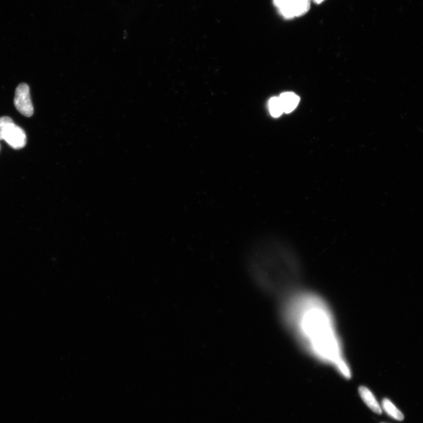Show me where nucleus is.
Instances as JSON below:
<instances>
[{
	"label": "nucleus",
	"mask_w": 423,
	"mask_h": 423,
	"mask_svg": "<svg viewBox=\"0 0 423 423\" xmlns=\"http://www.w3.org/2000/svg\"><path fill=\"white\" fill-rule=\"evenodd\" d=\"M17 111L26 117H31L34 114L30 87L27 83H21L17 87L14 100Z\"/></svg>",
	"instance_id": "7ed1b4c3"
},
{
	"label": "nucleus",
	"mask_w": 423,
	"mask_h": 423,
	"mask_svg": "<svg viewBox=\"0 0 423 423\" xmlns=\"http://www.w3.org/2000/svg\"><path fill=\"white\" fill-rule=\"evenodd\" d=\"M281 300L282 322L302 349L351 378L333 312L324 299L313 291L297 289Z\"/></svg>",
	"instance_id": "f257e3e1"
},
{
	"label": "nucleus",
	"mask_w": 423,
	"mask_h": 423,
	"mask_svg": "<svg viewBox=\"0 0 423 423\" xmlns=\"http://www.w3.org/2000/svg\"><path fill=\"white\" fill-rule=\"evenodd\" d=\"M323 1L324 0H313V2H314V3H315L316 4H317V5H319V4L322 3Z\"/></svg>",
	"instance_id": "f8f14e48"
},
{
	"label": "nucleus",
	"mask_w": 423,
	"mask_h": 423,
	"mask_svg": "<svg viewBox=\"0 0 423 423\" xmlns=\"http://www.w3.org/2000/svg\"><path fill=\"white\" fill-rule=\"evenodd\" d=\"M290 1L291 0H273V3L276 7L279 9Z\"/></svg>",
	"instance_id": "9b49d317"
},
{
	"label": "nucleus",
	"mask_w": 423,
	"mask_h": 423,
	"mask_svg": "<svg viewBox=\"0 0 423 423\" xmlns=\"http://www.w3.org/2000/svg\"><path fill=\"white\" fill-rule=\"evenodd\" d=\"M2 138L3 140L15 149L23 148L27 144V136L24 131L13 121L7 123L4 128Z\"/></svg>",
	"instance_id": "20e7f679"
},
{
	"label": "nucleus",
	"mask_w": 423,
	"mask_h": 423,
	"mask_svg": "<svg viewBox=\"0 0 423 423\" xmlns=\"http://www.w3.org/2000/svg\"><path fill=\"white\" fill-rule=\"evenodd\" d=\"M382 407L390 417L398 421L403 420L404 415L403 413L390 400L385 399L383 400Z\"/></svg>",
	"instance_id": "6e6552de"
},
{
	"label": "nucleus",
	"mask_w": 423,
	"mask_h": 423,
	"mask_svg": "<svg viewBox=\"0 0 423 423\" xmlns=\"http://www.w3.org/2000/svg\"><path fill=\"white\" fill-rule=\"evenodd\" d=\"M245 264L259 287L280 298L297 290L302 278L300 255L289 242L276 235L255 240L246 251Z\"/></svg>",
	"instance_id": "f03ea898"
},
{
	"label": "nucleus",
	"mask_w": 423,
	"mask_h": 423,
	"mask_svg": "<svg viewBox=\"0 0 423 423\" xmlns=\"http://www.w3.org/2000/svg\"><path fill=\"white\" fill-rule=\"evenodd\" d=\"M279 98L281 101L283 111L287 114L292 112L300 101V97L291 92L284 93L280 95Z\"/></svg>",
	"instance_id": "0eeeda50"
},
{
	"label": "nucleus",
	"mask_w": 423,
	"mask_h": 423,
	"mask_svg": "<svg viewBox=\"0 0 423 423\" xmlns=\"http://www.w3.org/2000/svg\"><path fill=\"white\" fill-rule=\"evenodd\" d=\"M311 7V0H291L280 7L279 12L286 19L300 17L307 13Z\"/></svg>",
	"instance_id": "39448f33"
},
{
	"label": "nucleus",
	"mask_w": 423,
	"mask_h": 423,
	"mask_svg": "<svg viewBox=\"0 0 423 423\" xmlns=\"http://www.w3.org/2000/svg\"><path fill=\"white\" fill-rule=\"evenodd\" d=\"M269 108L273 117L278 118L284 112L279 97L272 98L269 101Z\"/></svg>",
	"instance_id": "1a4fd4ad"
},
{
	"label": "nucleus",
	"mask_w": 423,
	"mask_h": 423,
	"mask_svg": "<svg viewBox=\"0 0 423 423\" xmlns=\"http://www.w3.org/2000/svg\"><path fill=\"white\" fill-rule=\"evenodd\" d=\"M359 393L363 402L372 411L378 414L382 413V408L379 403L369 389L364 386H361L359 389Z\"/></svg>",
	"instance_id": "423d86ee"
},
{
	"label": "nucleus",
	"mask_w": 423,
	"mask_h": 423,
	"mask_svg": "<svg viewBox=\"0 0 423 423\" xmlns=\"http://www.w3.org/2000/svg\"><path fill=\"white\" fill-rule=\"evenodd\" d=\"M12 118L9 116H2L0 117V140H3L2 134L4 128L7 123L13 122Z\"/></svg>",
	"instance_id": "9d476101"
}]
</instances>
